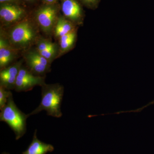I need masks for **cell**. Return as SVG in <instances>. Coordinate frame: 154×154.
Segmentation results:
<instances>
[{
  "mask_svg": "<svg viewBox=\"0 0 154 154\" xmlns=\"http://www.w3.org/2000/svg\"><path fill=\"white\" fill-rule=\"evenodd\" d=\"M2 29L10 44L19 51H24L33 47L41 36L40 30L34 21L27 18L7 28L6 32Z\"/></svg>",
  "mask_w": 154,
  "mask_h": 154,
  "instance_id": "cell-1",
  "label": "cell"
},
{
  "mask_svg": "<svg viewBox=\"0 0 154 154\" xmlns=\"http://www.w3.org/2000/svg\"><path fill=\"white\" fill-rule=\"evenodd\" d=\"M64 87L60 84H45L42 86L41 101L39 106L28 114V117L40 113L42 110L47 112L48 115L56 118L62 116L61 105L64 94Z\"/></svg>",
  "mask_w": 154,
  "mask_h": 154,
  "instance_id": "cell-2",
  "label": "cell"
},
{
  "mask_svg": "<svg viewBox=\"0 0 154 154\" xmlns=\"http://www.w3.org/2000/svg\"><path fill=\"white\" fill-rule=\"evenodd\" d=\"M0 120L5 122L15 133L17 140L26 132V120L28 116L21 111L15 104L11 94L7 104L1 110Z\"/></svg>",
  "mask_w": 154,
  "mask_h": 154,
  "instance_id": "cell-3",
  "label": "cell"
},
{
  "mask_svg": "<svg viewBox=\"0 0 154 154\" xmlns=\"http://www.w3.org/2000/svg\"><path fill=\"white\" fill-rule=\"evenodd\" d=\"M59 16L54 4H46L36 11L34 21L40 31L46 36H51Z\"/></svg>",
  "mask_w": 154,
  "mask_h": 154,
  "instance_id": "cell-4",
  "label": "cell"
},
{
  "mask_svg": "<svg viewBox=\"0 0 154 154\" xmlns=\"http://www.w3.org/2000/svg\"><path fill=\"white\" fill-rule=\"evenodd\" d=\"M23 54L26 67L33 74L45 76L51 71V63L39 53L35 47L23 51Z\"/></svg>",
  "mask_w": 154,
  "mask_h": 154,
  "instance_id": "cell-5",
  "label": "cell"
},
{
  "mask_svg": "<svg viewBox=\"0 0 154 154\" xmlns=\"http://www.w3.org/2000/svg\"><path fill=\"white\" fill-rule=\"evenodd\" d=\"M26 11L20 6L13 4H2L0 8L2 28H7L23 21L26 18Z\"/></svg>",
  "mask_w": 154,
  "mask_h": 154,
  "instance_id": "cell-6",
  "label": "cell"
},
{
  "mask_svg": "<svg viewBox=\"0 0 154 154\" xmlns=\"http://www.w3.org/2000/svg\"><path fill=\"white\" fill-rule=\"evenodd\" d=\"M45 76L33 74L26 66L22 65L17 77L15 90L17 92L31 91L37 86H42L45 83Z\"/></svg>",
  "mask_w": 154,
  "mask_h": 154,
  "instance_id": "cell-7",
  "label": "cell"
},
{
  "mask_svg": "<svg viewBox=\"0 0 154 154\" xmlns=\"http://www.w3.org/2000/svg\"><path fill=\"white\" fill-rule=\"evenodd\" d=\"M19 51L10 44L4 30L0 34V69L5 68L14 62L19 56Z\"/></svg>",
  "mask_w": 154,
  "mask_h": 154,
  "instance_id": "cell-8",
  "label": "cell"
},
{
  "mask_svg": "<svg viewBox=\"0 0 154 154\" xmlns=\"http://www.w3.org/2000/svg\"><path fill=\"white\" fill-rule=\"evenodd\" d=\"M61 10L64 17L77 26L84 23V15L82 7L76 0H62Z\"/></svg>",
  "mask_w": 154,
  "mask_h": 154,
  "instance_id": "cell-9",
  "label": "cell"
},
{
  "mask_svg": "<svg viewBox=\"0 0 154 154\" xmlns=\"http://www.w3.org/2000/svg\"><path fill=\"white\" fill-rule=\"evenodd\" d=\"M24 62V59H22L1 70L0 85L9 91L15 89L17 77Z\"/></svg>",
  "mask_w": 154,
  "mask_h": 154,
  "instance_id": "cell-10",
  "label": "cell"
},
{
  "mask_svg": "<svg viewBox=\"0 0 154 154\" xmlns=\"http://www.w3.org/2000/svg\"><path fill=\"white\" fill-rule=\"evenodd\" d=\"M77 27L78 26L63 16H60L54 27L53 35L56 39L58 40L62 36L77 31Z\"/></svg>",
  "mask_w": 154,
  "mask_h": 154,
  "instance_id": "cell-11",
  "label": "cell"
},
{
  "mask_svg": "<svg viewBox=\"0 0 154 154\" xmlns=\"http://www.w3.org/2000/svg\"><path fill=\"white\" fill-rule=\"evenodd\" d=\"M37 130H36L33 136V140L25 151L22 154H46L48 152L54 150V147L51 144L45 143L39 140L36 136ZM2 154H9L4 152Z\"/></svg>",
  "mask_w": 154,
  "mask_h": 154,
  "instance_id": "cell-12",
  "label": "cell"
},
{
  "mask_svg": "<svg viewBox=\"0 0 154 154\" xmlns=\"http://www.w3.org/2000/svg\"><path fill=\"white\" fill-rule=\"evenodd\" d=\"M77 31H74L62 36L58 40L59 48L58 58L74 48L77 40Z\"/></svg>",
  "mask_w": 154,
  "mask_h": 154,
  "instance_id": "cell-13",
  "label": "cell"
},
{
  "mask_svg": "<svg viewBox=\"0 0 154 154\" xmlns=\"http://www.w3.org/2000/svg\"><path fill=\"white\" fill-rule=\"evenodd\" d=\"M39 52L51 64L54 60L58 58L59 53L58 44L54 42L53 45L49 48Z\"/></svg>",
  "mask_w": 154,
  "mask_h": 154,
  "instance_id": "cell-14",
  "label": "cell"
},
{
  "mask_svg": "<svg viewBox=\"0 0 154 154\" xmlns=\"http://www.w3.org/2000/svg\"><path fill=\"white\" fill-rule=\"evenodd\" d=\"M54 42H53L49 38H45L40 36L36 41L35 47L38 52H41L52 46Z\"/></svg>",
  "mask_w": 154,
  "mask_h": 154,
  "instance_id": "cell-15",
  "label": "cell"
},
{
  "mask_svg": "<svg viewBox=\"0 0 154 154\" xmlns=\"http://www.w3.org/2000/svg\"><path fill=\"white\" fill-rule=\"evenodd\" d=\"M11 91L7 90L0 85V109L5 107L7 104L9 97L12 94Z\"/></svg>",
  "mask_w": 154,
  "mask_h": 154,
  "instance_id": "cell-16",
  "label": "cell"
},
{
  "mask_svg": "<svg viewBox=\"0 0 154 154\" xmlns=\"http://www.w3.org/2000/svg\"><path fill=\"white\" fill-rule=\"evenodd\" d=\"M100 1L101 0H81L87 7L92 9L97 8Z\"/></svg>",
  "mask_w": 154,
  "mask_h": 154,
  "instance_id": "cell-17",
  "label": "cell"
},
{
  "mask_svg": "<svg viewBox=\"0 0 154 154\" xmlns=\"http://www.w3.org/2000/svg\"><path fill=\"white\" fill-rule=\"evenodd\" d=\"M154 104V101H152L151 102H150L148 104H147L146 105H145L143 107H140V108H138L136 110H129V111H119V112H116V113H114V114H119L120 113H131V112H132V113H137V112H140L143 110L145 108L147 107L148 106H149V105Z\"/></svg>",
  "mask_w": 154,
  "mask_h": 154,
  "instance_id": "cell-18",
  "label": "cell"
},
{
  "mask_svg": "<svg viewBox=\"0 0 154 154\" xmlns=\"http://www.w3.org/2000/svg\"><path fill=\"white\" fill-rule=\"evenodd\" d=\"M14 0H0L1 4H11L10 2H13Z\"/></svg>",
  "mask_w": 154,
  "mask_h": 154,
  "instance_id": "cell-19",
  "label": "cell"
},
{
  "mask_svg": "<svg viewBox=\"0 0 154 154\" xmlns=\"http://www.w3.org/2000/svg\"><path fill=\"white\" fill-rule=\"evenodd\" d=\"M57 0H43V1L46 4H54Z\"/></svg>",
  "mask_w": 154,
  "mask_h": 154,
  "instance_id": "cell-20",
  "label": "cell"
},
{
  "mask_svg": "<svg viewBox=\"0 0 154 154\" xmlns=\"http://www.w3.org/2000/svg\"><path fill=\"white\" fill-rule=\"evenodd\" d=\"M25 1H26V2H32V1H33V0H25Z\"/></svg>",
  "mask_w": 154,
  "mask_h": 154,
  "instance_id": "cell-21",
  "label": "cell"
}]
</instances>
